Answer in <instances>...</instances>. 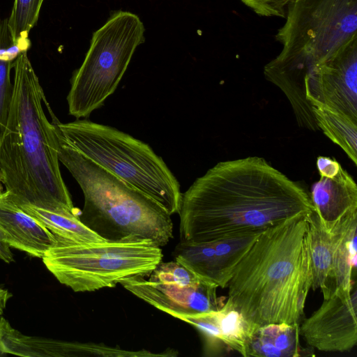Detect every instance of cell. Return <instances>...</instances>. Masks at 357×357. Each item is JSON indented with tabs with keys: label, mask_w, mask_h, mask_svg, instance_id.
Returning a JSON list of instances; mask_svg holds the SVG:
<instances>
[{
	"label": "cell",
	"mask_w": 357,
	"mask_h": 357,
	"mask_svg": "<svg viewBox=\"0 0 357 357\" xmlns=\"http://www.w3.org/2000/svg\"><path fill=\"white\" fill-rule=\"evenodd\" d=\"M307 215L261 231L227 282L228 299L257 328L299 324L304 314L312 287Z\"/></svg>",
	"instance_id": "7a4b0ae2"
},
{
	"label": "cell",
	"mask_w": 357,
	"mask_h": 357,
	"mask_svg": "<svg viewBox=\"0 0 357 357\" xmlns=\"http://www.w3.org/2000/svg\"><path fill=\"white\" fill-rule=\"evenodd\" d=\"M285 17L275 35L282 51L265 66L264 74L285 94L297 122L306 123L313 115L304 79L357 39V0H293Z\"/></svg>",
	"instance_id": "277c9868"
},
{
	"label": "cell",
	"mask_w": 357,
	"mask_h": 357,
	"mask_svg": "<svg viewBox=\"0 0 357 357\" xmlns=\"http://www.w3.org/2000/svg\"><path fill=\"white\" fill-rule=\"evenodd\" d=\"M357 290L333 289L317 310L305 319L300 334L312 349L348 351L357 343Z\"/></svg>",
	"instance_id": "30bf717a"
},
{
	"label": "cell",
	"mask_w": 357,
	"mask_h": 357,
	"mask_svg": "<svg viewBox=\"0 0 357 357\" xmlns=\"http://www.w3.org/2000/svg\"><path fill=\"white\" fill-rule=\"evenodd\" d=\"M150 281L187 287L200 280L176 261L160 262L150 274Z\"/></svg>",
	"instance_id": "603a6c76"
},
{
	"label": "cell",
	"mask_w": 357,
	"mask_h": 357,
	"mask_svg": "<svg viewBox=\"0 0 357 357\" xmlns=\"http://www.w3.org/2000/svg\"><path fill=\"white\" fill-rule=\"evenodd\" d=\"M144 41V26L139 17L118 11L91 40L81 66L70 80L67 96L69 114L87 118L100 107L116 89L136 48Z\"/></svg>",
	"instance_id": "ba28073f"
},
{
	"label": "cell",
	"mask_w": 357,
	"mask_h": 357,
	"mask_svg": "<svg viewBox=\"0 0 357 357\" xmlns=\"http://www.w3.org/2000/svg\"><path fill=\"white\" fill-rule=\"evenodd\" d=\"M299 324H270L258 327L248 349V356L298 357L305 349L299 343ZM306 355H307L305 353Z\"/></svg>",
	"instance_id": "2e32d148"
},
{
	"label": "cell",
	"mask_w": 357,
	"mask_h": 357,
	"mask_svg": "<svg viewBox=\"0 0 357 357\" xmlns=\"http://www.w3.org/2000/svg\"><path fill=\"white\" fill-rule=\"evenodd\" d=\"M0 232L10 248L43 258L56 243L54 234L25 212L6 190L0 195Z\"/></svg>",
	"instance_id": "7c38bea8"
},
{
	"label": "cell",
	"mask_w": 357,
	"mask_h": 357,
	"mask_svg": "<svg viewBox=\"0 0 357 357\" xmlns=\"http://www.w3.org/2000/svg\"><path fill=\"white\" fill-rule=\"evenodd\" d=\"M56 243L42 259L57 280L75 292L114 287L121 281L150 275L162 261L160 247L151 241Z\"/></svg>",
	"instance_id": "52a82bcc"
},
{
	"label": "cell",
	"mask_w": 357,
	"mask_h": 357,
	"mask_svg": "<svg viewBox=\"0 0 357 357\" xmlns=\"http://www.w3.org/2000/svg\"><path fill=\"white\" fill-rule=\"evenodd\" d=\"M316 165L320 176L327 177L335 176L342 167L336 160L326 156H319Z\"/></svg>",
	"instance_id": "4316f807"
},
{
	"label": "cell",
	"mask_w": 357,
	"mask_h": 357,
	"mask_svg": "<svg viewBox=\"0 0 357 357\" xmlns=\"http://www.w3.org/2000/svg\"><path fill=\"white\" fill-rule=\"evenodd\" d=\"M19 206L55 236L67 242L82 243L105 241L84 225L77 213L52 211L29 204Z\"/></svg>",
	"instance_id": "ac0fdd59"
},
{
	"label": "cell",
	"mask_w": 357,
	"mask_h": 357,
	"mask_svg": "<svg viewBox=\"0 0 357 357\" xmlns=\"http://www.w3.org/2000/svg\"><path fill=\"white\" fill-rule=\"evenodd\" d=\"M2 184L3 183H2V182H1V181L0 179V195L3 192V185H2Z\"/></svg>",
	"instance_id": "f546056e"
},
{
	"label": "cell",
	"mask_w": 357,
	"mask_h": 357,
	"mask_svg": "<svg viewBox=\"0 0 357 357\" xmlns=\"http://www.w3.org/2000/svg\"><path fill=\"white\" fill-rule=\"evenodd\" d=\"M174 252L175 261L190 271L200 281L226 288L227 283L212 242L180 241Z\"/></svg>",
	"instance_id": "e0dca14e"
},
{
	"label": "cell",
	"mask_w": 357,
	"mask_h": 357,
	"mask_svg": "<svg viewBox=\"0 0 357 357\" xmlns=\"http://www.w3.org/2000/svg\"><path fill=\"white\" fill-rule=\"evenodd\" d=\"M307 220L312 273L311 289H321L325 298L333 291L331 280L335 237L333 231L328 230L321 222L314 210L308 214Z\"/></svg>",
	"instance_id": "9a60e30c"
},
{
	"label": "cell",
	"mask_w": 357,
	"mask_h": 357,
	"mask_svg": "<svg viewBox=\"0 0 357 357\" xmlns=\"http://www.w3.org/2000/svg\"><path fill=\"white\" fill-rule=\"evenodd\" d=\"M314 210L305 190L264 158L220 162L182 193L180 241L207 243L261 232Z\"/></svg>",
	"instance_id": "6da1fadb"
},
{
	"label": "cell",
	"mask_w": 357,
	"mask_h": 357,
	"mask_svg": "<svg viewBox=\"0 0 357 357\" xmlns=\"http://www.w3.org/2000/svg\"><path fill=\"white\" fill-rule=\"evenodd\" d=\"M310 198L321 222L330 231L357 213V185L342 167L333 176H321L312 185Z\"/></svg>",
	"instance_id": "4fadbf2b"
},
{
	"label": "cell",
	"mask_w": 357,
	"mask_h": 357,
	"mask_svg": "<svg viewBox=\"0 0 357 357\" xmlns=\"http://www.w3.org/2000/svg\"><path fill=\"white\" fill-rule=\"evenodd\" d=\"M357 213L337 224L331 231L335 237L331 271L332 289L349 291L356 285Z\"/></svg>",
	"instance_id": "5bb4252c"
},
{
	"label": "cell",
	"mask_w": 357,
	"mask_h": 357,
	"mask_svg": "<svg viewBox=\"0 0 357 357\" xmlns=\"http://www.w3.org/2000/svg\"><path fill=\"white\" fill-rule=\"evenodd\" d=\"M7 302L4 300L0 299V316L3 314L4 309L6 308Z\"/></svg>",
	"instance_id": "f1b7e54d"
},
{
	"label": "cell",
	"mask_w": 357,
	"mask_h": 357,
	"mask_svg": "<svg viewBox=\"0 0 357 357\" xmlns=\"http://www.w3.org/2000/svg\"><path fill=\"white\" fill-rule=\"evenodd\" d=\"M215 314L227 347L248 357V344L257 328L245 319L229 299L215 311Z\"/></svg>",
	"instance_id": "ffe728a7"
},
{
	"label": "cell",
	"mask_w": 357,
	"mask_h": 357,
	"mask_svg": "<svg viewBox=\"0 0 357 357\" xmlns=\"http://www.w3.org/2000/svg\"><path fill=\"white\" fill-rule=\"evenodd\" d=\"M51 116L59 160L84 195L81 222L107 241H151L165 246L173 236L171 215L69 144L56 124V116Z\"/></svg>",
	"instance_id": "5b68a950"
},
{
	"label": "cell",
	"mask_w": 357,
	"mask_h": 357,
	"mask_svg": "<svg viewBox=\"0 0 357 357\" xmlns=\"http://www.w3.org/2000/svg\"><path fill=\"white\" fill-rule=\"evenodd\" d=\"M310 106L319 130L346 153L357 165V121L317 102Z\"/></svg>",
	"instance_id": "d6986e66"
},
{
	"label": "cell",
	"mask_w": 357,
	"mask_h": 357,
	"mask_svg": "<svg viewBox=\"0 0 357 357\" xmlns=\"http://www.w3.org/2000/svg\"><path fill=\"white\" fill-rule=\"evenodd\" d=\"M44 0H15L8 19L13 42L22 52L31 46L29 35L37 24Z\"/></svg>",
	"instance_id": "44dd1931"
},
{
	"label": "cell",
	"mask_w": 357,
	"mask_h": 357,
	"mask_svg": "<svg viewBox=\"0 0 357 357\" xmlns=\"http://www.w3.org/2000/svg\"><path fill=\"white\" fill-rule=\"evenodd\" d=\"M215 311L174 317L192 325L201 333L204 338V352L206 356H223L230 351L222 340Z\"/></svg>",
	"instance_id": "7402d4cb"
},
{
	"label": "cell",
	"mask_w": 357,
	"mask_h": 357,
	"mask_svg": "<svg viewBox=\"0 0 357 357\" xmlns=\"http://www.w3.org/2000/svg\"><path fill=\"white\" fill-rule=\"evenodd\" d=\"M13 67L12 61L0 60V142L6 127L13 96V82L10 81Z\"/></svg>",
	"instance_id": "cb8c5ba5"
},
{
	"label": "cell",
	"mask_w": 357,
	"mask_h": 357,
	"mask_svg": "<svg viewBox=\"0 0 357 357\" xmlns=\"http://www.w3.org/2000/svg\"><path fill=\"white\" fill-rule=\"evenodd\" d=\"M22 52L13 42L8 26V19L0 20V60L15 61Z\"/></svg>",
	"instance_id": "484cf974"
},
{
	"label": "cell",
	"mask_w": 357,
	"mask_h": 357,
	"mask_svg": "<svg viewBox=\"0 0 357 357\" xmlns=\"http://www.w3.org/2000/svg\"><path fill=\"white\" fill-rule=\"evenodd\" d=\"M307 101L317 102L357 121V39L305 77Z\"/></svg>",
	"instance_id": "9c48e42d"
},
{
	"label": "cell",
	"mask_w": 357,
	"mask_h": 357,
	"mask_svg": "<svg viewBox=\"0 0 357 357\" xmlns=\"http://www.w3.org/2000/svg\"><path fill=\"white\" fill-rule=\"evenodd\" d=\"M13 68V96L0 142V179L19 205L77 213L60 171L53 124L43 109L45 96L27 52Z\"/></svg>",
	"instance_id": "3957f363"
},
{
	"label": "cell",
	"mask_w": 357,
	"mask_h": 357,
	"mask_svg": "<svg viewBox=\"0 0 357 357\" xmlns=\"http://www.w3.org/2000/svg\"><path fill=\"white\" fill-rule=\"evenodd\" d=\"M255 13L265 17H285L288 5L293 0H241Z\"/></svg>",
	"instance_id": "d4e9b609"
},
{
	"label": "cell",
	"mask_w": 357,
	"mask_h": 357,
	"mask_svg": "<svg viewBox=\"0 0 357 357\" xmlns=\"http://www.w3.org/2000/svg\"><path fill=\"white\" fill-rule=\"evenodd\" d=\"M120 284L144 301L172 317L195 315L219 310L225 297H218V287L202 281L187 287L146 280L135 277Z\"/></svg>",
	"instance_id": "8fae6325"
},
{
	"label": "cell",
	"mask_w": 357,
	"mask_h": 357,
	"mask_svg": "<svg viewBox=\"0 0 357 357\" xmlns=\"http://www.w3.org/2000/svg\"><path fill=\"white\" fill-rule=\"evenodd\" d=\"M56 124L67 142L125 183L159 204L171 215L178 213L180 185L151 146L111 126L77 119Z\"/></svg>",
	"instance_id": "8992f818"
},
{
	"label": "cell",
	"mask_w": 357,
	"mask_h": 357,
	"mask_svg": "<svg viewBox=\"0 0 357 357\" xmlns=\"http://www.w3.org/2000/svg\"><path fill=\"white\" fill-rule=\"evenodd\" d=\"M0 259L6 263H10L14 261L13 254L10 250V247L5 242L0 232Z\"/></svg>",
	"instance_id": "83f0119b"
}]
</instances>
